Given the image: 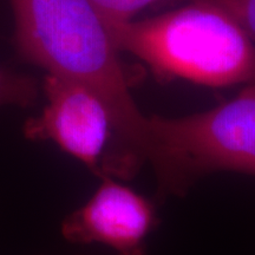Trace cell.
Wrapping results in <instances>:
<instances>
[{"label":"cell","instance_id":"cell-6","mask_svg":"<svg viewBox=\"0 0 255 255\" xmlns=\"http://www.w3.org/2000/svg\"><path fill=\"white\" fill-rule=\"evenodd\" d=\"M38 96L39 85L36 78L0 65V108L14 105L26 109L33 107Z\"/></svg>","mask_w":255,"mask_h":255},{"label":"cell","instance_id":"cell-2","mask_svg":"<svg viewBox=\"0 0 255 255\" xmlns=\"http://www.w3.org/2000/svg\"><path fill=\"white\" fill-rule=\"evenodd\" d=\"M115 47L162 77L208 87L255 83V44L231 17L205 2L143 20L105 24Z\"/></svg>","mask_w":255,"mask_h":255},{"label":"cell","instance_id":"cell-3","mask_svg":"<svg viewBox=\"0 0 255 255\" xmlns=\"http://www.w3.org/2000/svg\"><path fill=\"white\" fill-rule=\"evenodd\" d=\"M145 163L156 199L182 197L208 175H255V83L233 100L182 117H145Z\"/></svg>","mask_w":255,"mask_h":255},{"label":"cell","instance_id":"cell-1","mask_svg":"<svg viewBox=\"0 0 255 255\" xmlns=\"http://www.w3.org/2000/svg\"><path fill=\"white\" fill-rule=\"evenodd\" d=\"M14 46L25 62L79 82L100 96L114 128L111 154L139 162L145 115L129 89L119 52L90 0H9Z\"/></svg>","mask_w":255,"mask_h":255},{"label":"cell","instance_id":"cell-5","mask_svg":"<svg viewBox=\"0 0 255 255\" xmlns=\"http://www.w3.org/2000/svg\"><path fill=\"white\" fill-rule=\"evenodd\" d=\"M100 180L90 200L63 220V238L71 244L104 245L117 255H145V239L157 220L154 205L114 177Z\"/></svg>","mask_w":255,"mask_h":255},{"label":"cell","instance_id":"cell-8","mask_svg":"<svg viewBox=\"0 0 255 255\" xmlns=\"http://www.w3.org/2000/svg\"><path fill=\"white\" fill-rule=\"evenodd\" d=\"M154 1L156 0H90L104 24L130 20L137 12Z\"/></svg>","mask_w":255,"mask_h":255},{"label":"cell","instance_id":"cell-4","mask_svg":"<svg viewBox=\"0 0 255 255\" xmlns=\"http://www.w3.org/2000/svg\"><path fill=\"white\" fill-rule=\"evenodd\" d=\"M47 104L39 116L24 124L30 141H51L103 176L102 165L114 143L109 109L100 96L82 83L47 73L43 82Z\"/></svg>","mask_w":255,"mask_h":255},{"label":"cell","instance_id":"cell-7","mask_svg":"<svg viewBox=\"0 0 255 255\" xmlns=\"http://www.w3.org/2000/svg\"><path fill=\"white\" fill-rule=\"evenodd\" d=\"M189 1L205 2L225 12L255 44V0H189Z\"/></svg>","mask_w":255,"mask_h":255}]
</instances>
